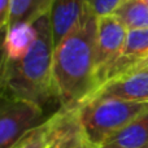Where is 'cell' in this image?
<instances>
[{"label":"cell","mask_w":148,"mask_h":148,"mask_svg":"<svg viewBox=\"0 0 148 148\" xmlns=\"http://www.w3.org/2000/svg\"><path fill=\"white\" fill-rule=\"evenodd\" d=\"M112 14L127 30L148 29V4L143 0H121Z\"/></svg>","instance_id":"obj_12"},{"label":"cell","mask_w":148,"mask_h":148,"mask_svg":"<svg viewBox=\"0 0 148 148\" xmlns=\"http://www.w3.org/2000/svg\"><path fill=\"white\" fill-rule=\"evenodd\" d=\"M47 117L34 103L0 94V148H14Z\"/></svg>","instance_id":"obj_4"},{"label":"cell","mask_w":148,"mask_h":148,"mask_svg":"<svg viewBox=\"0 0 148 148\" xmlns=\"http://www.w3.org/2000/svg\"><path fill=\"white\" fill-rule=\"evenodd\" d=\"M10 4H12V0H0V30H4L8 26L10 16Z\"/></svg>","instance_id":"obj_16"},{"label":"cell","mask_w":148,"mask_h":148,"mask_svg":"<svg viewBox=\"0 0 148 148\" xmlns=\"http://www.w3.org/2000/svg\"><path fill=\"white\" fill-rule=\"evenodd\" d=\"M135 66H148V57L146 60H143L142 62H139L138 65H135ZM135 66H134V68H135ZM131 69H133V68H131Z\"/></svg>","instance_id":"obj_18"},{"label":"cell","mask_w":148,"mask_h":148,"mask_svg":"<svg viewBox=\"0 0 148 148\" xmlns=\"http://www.w3.org/2000/svg\"><path fill=\"white\" fill-rule=\"evenodd\" d=\"M52 0H12L8 26L18 22H35L47 14Z\"/></svg>","instance_id":"obj_13"},{"label":"cell","mask_w":148,"mask_h":148,"mask_svg":"<svg viewBox=\"0 0 148 148\" xmlns=\"http://www.w3.org/2000/svg\"><path fill=\"white\" fill-rule=\"evenodd\" d=\"M38 38V25L35 22H18L7 26L4 38V51L7 60H17L25 56Z\"/></svg>","instance_id":"obj_10"},{"label":"cell","mask_w":148,"mask_h":148,"mask_svg":"<svg viewBox=\"0 0 148 148\" xmlns=\"http://www.w3.org/2000/svg\"><path fill=\"white\" fill-rule=\"evenodd\" d=\"M88 9L87 0H52L48 20L55 48L81 25Z\"/></svg>","instance_id":"obj_8"},{"label":"cell","mask_w":148,"mask_h":148,"mask_svg":"<svg viewBox=\"0 0 148 148\" xmlns=\"http://www.w3.org/2000/svg\"><path fill=\"white\" fill-rule=\"evenodd\" d=\"M92 97H114L127 101L148 103V66H135L108 79L88 99Z\"/></svg>","instance_id":"obj_6"},{"label":"cell","mask_w":148,"mask_h":148,"mask_svg":"<svg viewBox=\"0 0 148 148\" xmlns=\"http://www.w3.org/2000/svg\"><path fill=\"white\" fill-rule=\"evenodd\" d=\"M52 125L47 148H92L77 109L59 108L51 114Z\"/></svg>","instance_id":"obj_7"},{"label":"cell","mask_w":148,"mask_h":148,"mask_svg":"<svg viewBox=\"0 0 148 148\" xmlns=\"http://www.w3.org/2000/svg\"><path fill=\"white\" fill-rule=\"evenodd\" d=\"M148 57V29L129 30L122 51L108 74V79L127 72ZM105 81V82H107Z\"/></svg>","instance_id":"obj_9"},{"label":"cell","mask_w":148,"mask_h":148,"mask_svg":"<svg viewBox=\"0 0 148 148\" xmlns=\"http://www.w3.org/2000/svg\"><path fill=\"white\" fill-rule=\"evenodd\" d=\"M5 30H0V81H1V74L5 64V51H4V38H5Z\"/></svg>","instance_id":"obj_17"},{"label":"cell","mask_w":148,"mask_h":148,"mask_svg":"<svg viewBox=\"0 0 148 148\" xmlns=\"http://www.w3.org/2000/svg\"><path fill=\"white\" fill-rule=\"evenodd\" d=\"M146 110L148 103L114 97H92L77 108L86 136L94 147H101L113 134Z\"/></svg>","instance_id":"obj_3"},{"label":"cell","mask_w":148,"mask_h":148,"mask_svg":"<svg viewBox=\"0 0 148 148\" xmlns=\"http://www.w3.org/2000/svg\"><path fill=\"white\" fill-rule=\"evenodd\" d=\"M127 33L129 30L123 26V23L113 14L97 17L96 47H95L97 87L107 81L113 64L122 51Z\"/></svg>","instance_id":"obj_5"},{"label":"cell","mask_w":148,"mask_h":148,"mask_svg":"<svg viewBox=\"0 0 148 148\" xmlns=\"http://www.w3.org/2000/svg\"><path fill=\"white\" fill-rule=\"evenodd\" d=\"M51 125L52 120L49 114L43 123L31 130L14 148H47L51 134Z\"/></svg>","instance_id":"obj_14"},{"label":"cell","mask_w":148,"mask_h":148,"mask_svg":"<svg viewBox=\"0 0 148 148\" xmlns=\"http://www.w3.org/2000/svg\"><path fill=\"white\" fill-rule=\"evenodd\" d=\"M92 148H104V147H92Z\"/></svg>","instance_id":"obj_20"},{"label":"cell","mask_w":148,"mask_h":148,"mask_svg":"<svg viewBox=\"0 0 148 148\" xmlns=\"http://www.w3.org/2000/svg\"><path fill=\"white\" fill-rule=\"evenodd\" d=\"M143 1H144V3H146V4H148V0H143Z\"/></svg>","instance_id":"obj_19"},{"label":"cell","mask_w":148,"mask_h":148,"mask_svg":"<svg viewBox=\"0 0 148 148\" xmlns=\"http://www.w3.org/2000/svg\"><path fill=\"white\" fill-rule=\"evenodd\" d=\"M91 12L96 17L112 14L121 0H87Z\"/></svg>","instance_id":"obj_15"},{"label":"cell","mask_w":148,"mask_h":148,"mask_svg":"<svg viewBox=\"0 0 148 148\" xmlns=\"http://www.w3.org/2000/svg\"><path fill=\"white\" fill-rule=\"evenodd\" d=\"M104 148H114V147H104Z\"/></svg>","instance_id":"obj_21"},{"label":"cell","mask_w":148,"mask_h":148,"mask_svg":"<svg viewBox=\"0 0 148 148\" xmlns=\"http://www.w3.org/2000/svg\"><path fill=\"white\" fill-rule=\"evenodd\" d=\"M101 147L148 148V110L114 133Z\"/></svg>","instance_id":"obj_11"},{"label":"cell","mask_w":148,"mask_h":148,"mask_svg":"<svg viewBox=\"0 0 148 148\" xmlns=\"http://www.w3.org/2000/svg\"><path fill=\"white\" fill-rule=\"evenodd\" d=\"M36 25L38 38L30 51L21 59H5L0 81V94L34 103L46 109L51 103L56 101L59 104L53 82L55 46L48 13L36 20Z\"/></svg>","instance_id":"obj_2"},{"label":"cell","mask_w":148,"mask_h":148,"mask_svg":"<svg viewBox=\"0 0 148 148\" xmlns=\"http://www.w3.org/2000/svg\"><path fill=\"white\" fill-rule=\"evenodd\" d=\"M97 17L88 9L81 25L53 52V82L60 108L77 109L96 90Z\"/></svg>","instance_id":"obj_1"}]
</instances>
